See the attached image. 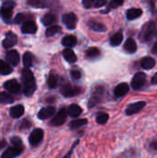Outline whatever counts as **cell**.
<instances>
[{"label": "cell", "mask_w": 157, "mask_h": 158, "mask_svg": "<svg viewBox=\"0 0 157 158\" xmlns=\"http://www.w3.org/2000/svg\"><path fill=\"white\" fill-rule=\"evenodd\" d=\"M59 30H60V28H59L58 26L54 25V26L49 27V28L46 30L45 34H46V36H47V37H51V36H53V35L56 34V33L59 31Z\"/></svg>", "instance_id": "36"}, {"label": "cell", "mask_w": 157, "mask_h": 158, "mask_svg": "<svg viewBox=\"0 0 157 158\" xmlns=\"http://www.w3.org/2000/svg\"><path fill=\"white\" fill-rule=\"evenodd\" d=\"M6 141H1L0 142V148H3V147H5L6 146Z\"/></svg>", "instance_id": "47"}, {"label": "cell", "mask_w": 157, "mask_h": 158, "mask_svg": "<svg viewBox=\"0 0 157 158\" xmlns=\"http://www.w3.org/2000/svg\"><path fill=\"white\" fill-rule=\"evenodd\" d=\"M106 1L107 0H97V1H95L94 6L95 7H101V6H105L106 4Z\"/></svg>", "instance_id": "43"}, {"label": "cell", "mask_w": 157, "mask_h": 158, "mask_svg": "<svg viewBox=\"0 0 157 158\" xmlns=\"http://www.w3.org/2000/svg\"><path fill=\"white\" fill-rule=\"evenodd\" d=\"M43 138V131L42 129H35L31 131L30 138H29V142L30 144L32 146H37Z\"/></svg>", "instance_id": "6"}, {"label": "cell", "mask_w": 157, "mask_h": 158, "mask_svg": "<svg viewBox=\"0 0 157 158\" xmlns=\"http://www.w3.org/2000/svg\"><path fill=\"white\" fill-rule=\"evenodd\" d=\"M22 152H23L22 146H16V145H13V146L7 148V149L2 154L1 156L3 158H13L20 156V155L22 154Z\"/></svg>", "instance_id": "10"}, {"label": "cell", "mask_w": 157, "mask_h": 158, "mask_svg": "<svg viewBox=\"0 0 157 158\" xmlns=\"http://www.w3.org/2000/svg\"><path fill=\"white\" fill-rule=\"evenodd\" d=\"M150 148L154 151H157V141H154L150 143Z\"/></svg>", "instance_id": "44"}, {"label": "cell", "mask_w": 157, "mask_h": 158, "mask_svg": "<svg viewBox=\"0 0 157 158\" xmlns=\"http://www.w3.org/2000/svg\"><path fill=\"white\" fill-rule=\"evenodd\" d=\"M104 94H105V88L103 86H96L93 92V95H92L91 101L89 103L90 107H93L94 105L99 103L102 100Z\"/></svg>", "instance_id": "5"}, {"label": "cell", "mask_w": 157, "mask_h": 158, "mask_svg": "<svg viewBox=\"0 0 157 158\" xmlns=\"http://www.w3.org/2000/svg\"><path fill=\"white\" fill-rule=\"evenodd\" d=\"M4 87L6 91L10 92V93H19L20 90V85L19 84V82L16 80H9L5 82Z\"/></svg>", "instance_id": "14"}, {"label": "cell", "mask_w": 157, "mask_h": 158, "mask_svg": "<svg viewBox=\"0 0 157 158\" xmlns=\"http://www.w3.org/2000/svg\"><path fill=\"white\" fill-rule=\"evenodd\" d=\"M62 21L66 25V27L69 30H73L76 28L77 24V17L74 13H68L63 15Z\"/></svg>", "instance_id": "9"}, {"label": "cell", "mask_w": 157, "mask_h": 158, "mask_svg": "<svg viewBox=\"0 0 157 158\" xmlns=\"http://www.w3.org/2000/svg\"><path fill=\"white\" fill-rule=\"evenodd\" d=\"M146 74L144 72H137L132 81H131V87L133 90H140L144 87L146 83Z\"/></svg>", "instance_id": "4"}, {"label": "cell", "mask_w": 157, "mask_h": 158, "mask_svg": "<svg viewBox=\"0 0 157 158\" xmlns=\"http://www.w3.org/2000/svg\"><path fill=\"white\" fill-rule=\"evenodd\" d=\"M68 113L71 118H77L79 117L81 113H82V109L81 108V106H79L78 105H71L68 109Z\"/></svg>", "instance_id": "24"}, {"label": "cell", "mask_w": 157, "mask_h": 158, "mask_svg": "<svg viewBox=\"0 0 157 158\" xmlns=\"http://www.w3.org/2000/svg\"><path fill=\"white\" fill-rule=\"evenodd\" d=\"M89 26H90L91 29H93L95 31L104 32V31H106V27L103 23H100V22H97V21H90Z\"/></svg>", "instance_id": "28"}, {"label": "cell", "mask_w": 157, "mask_h": 158, "mask_svg": "<svg viewBox=\"0 0 157 158\" xmlns=\"http://www.w3.org/2000/svg\"><path fill=\"white\" fill-rule=\"evenodd\" d=\"M15 6V3L12 1H7L3 3L1 9H0V15L5 22L8 23L10 22L11 17H12V9Z\"/></svg>", "instance_id": "3"}, {"label": "cell", "mask_w": 157, "mask_h": 158, "mask_svg": "<svg viewBox=\"0 0 157 158\" xmlns=\"http://www.w3.org/2000/svg\"><path fill=\"white\" fill-rule=\"evenodd\" d=\"M122 41H123V34H122V32L118 31V32L115 33L113 36H111L110 44L112 46H118L122 43Z\"/></svg>", "instance_id": "26"}, {"label": "cell", "mask_w": 157, "mask_h": 158, "mask_svg": "<svg viewBox=\"0 0 157 158\" xmlns=\"http://www.w3.org/2000/svg\"><path fill=\"white\" fill-rule=\"evenodd\" d=\"M12 72V68L11 66L4 61V60H0V74L2 75H8Z\"/></svg>", "instance_id": "27"}, {"label": "cell", "mask_w": 157, "mask_h": 158, "mask_svg": "<svg viewBox=\"0 0 157 158\" xmlns=\"http://www.w3.org/2000/svg\"><path fill=\"white\" fill-rule=\"evenodd\" d=\"M156 31V26L154 21H149L145 23L141 31L140 39L142 42H149L155 35Z\"/></svg>", "instance_id": "2"}, {"label": "cell", "mask_w": 157, "mask_h": 158, "mask_svg": "<svg viewBox=\"0 0 157 158\" xmlns=\"http://www.w3.org/2000/svg\"><path fill=\"white\" fill-rule=\"evenodd\" d=\"M23 65L26 68H30L32 65V55L30 52H26L23 55Z\"/></svg>", "instance_id": "34"}, {"label": "cell", "mask_w": 157, "mask_h": 158, "mask_svg": "<svg viewBox=\"0 0 157 158\" xmlns=\"http://www.w3.org/2000/svg\"><path fill=\"white\" fill-rule=\"evenodd\" d=\"M9 114L13 118H19L24 114V107L21 105H18L16 106H13L9 110Z\"/></svg>", "instance_id": "21"}, {"label": "cell", "mask_w": 157, "mask_h": 158, "mask_svg": "<svg viewBox=\"0 0 157 158\" xmlns=\"http://www.w3.org/2000/svg\"><path fill=\"white\" fill-rule=\"evenodd\" d=\"M24 19H25V16H24L23 14L19 13V14H18V15L16 16V18H15V19H14V22L17 23V24H20L21 22H23Z\"/></svg>", "instance_id": "40"}, {"label": "cell", "mask_w": 157, "mask_h": 158, "mask_svg": "<svg viewBox=\"0 0 157 158\" xmlns=\"http://www.w3.org/2000/svg\"><path fill=\"white\" fill-rule=\"evenodd\" d=\"M6 59L11 65L17 66L19 62V55L16 50H11L6 54Z\"/></svg>", "instance_id": "18"}, {"label": "cell", "mask_w": 157, "mask_h": 158, "mask_svg": "<svg viewBox=\"0 0 157 158\" xmlns=\"http://www.w3.org/2000/svg\"><path fill=\"white\" fill-rule=\"evenodd\" d=\"M151 82H152V84H154V85H157V72L153 76V78H152V80H151Z\"/></svg>", "instance_id": "45"}, {"label": "cell", "mask_w": 157, "mask_h": 158, "mask_svg": "<svg viewBox=\"0 0 157 158\" xmlns=\"http://www.w3.org/2000/svg\"><path fill=\"white\" fill-rule=\"evenodd\" d=\"M37 31V25L35 24L34 21L32 20H28L23 23L21 27V31L22 33H35Z\"/></svg>", "instance_id": "15"}, {"label": "cell", "mask_w": 157, "mask_h": 158, "mask_svg": "<svg viewBox=\"0 0 157 158\" xmlns=\"http://www.w3.org/2000/svg\"><path fill=\"white\" fill-rule=\"evenodd\" d=\"M109 118V116L106 113H99L97 118H96V122L98 124H105Z\"/></svg>", "instance_id": "35"}, {"label": "cell", "mask_w": 157, "mask_h": 158, "mask_svg": "<svg viewBox=\"0 0 157 158\" xmlns=\"http://www.w3.org/2000/svg\"><path fill=\"white\" fill-rule=\"evenodd\" d=\"M57 82H58V79L56 77V75L55 74H50V76L48 77L47 80V85L50 89H54L57 86Z\"/></svg>", "instance_id": "32"}, {"label": "cell", "mask_w": 157, "mask_h": 158, "mask_svg": "<svg viewBox=\"0 0 157 158\" xmlns=\"http://www.w3.org/2000/svg\"><path fill=\"white\" fill-rule=\"evenodd\" d=\"M63 56L69 63H74V62L77 61V56L75 55L74 51L71 48H69V47H67L63 51Z\"/></svg>", "instance_id": "20"}, {"label": "cell", "mask_w": 157, "mask_h": 158, "mask_svg": "<svg viewBox=\"0 0 157 158\" xmlns=\"http://www.w3.org/2000/svg\"><path fill=\"white\" fill-rule=\"evenodd\" d=\"M100 56V50L96 47H91L86 51V56L88 58H95Z\"/></svg>", "instance_id": "33"}, {"label": "cell", "mask_w": 157, "mask_h": 158, "mask_svg": "<svg viewBox=\"0 0 157 158\" xmlns=\"http://www.w3.org/2000/svg\"><path fill=\"white\" fill-rule=\"evenodd\" d=\"M143 15L142 8H130L127 11V19L129 20H133L140 18Z\"/></svg>", "instance_id": "22"}, {"label": "cell", "mask_w": 157, "mask_h": 158, "mask_svg": "<svg viewBox=\"0 0 157 158\" xmlns=\"http://www.w3.org/2000/svg\"><path fill=\"white\" fill-rule=\"evenodd\" d=\"M28 4L36 8H44L50 6V0H28Z\"/></svg>", "instance_id": "19"}, {"label": "cell", "mask_w": 157, "mask_h": 158, "mask_svg": "<svg viewBox=\"0 0 157 158\" xmlns=\"http://www.w3.org/2000/svg\"><path fill=\"white\" fill-rule=\"evenodd\" d=\"M70 75H71L72 79H74V80H80L81 77V73L78 69H72L70 71Z\"/></svg>", "instance_id": "38"}, {"label": "cell", "mask_w": 157, "mask_h": 158, "mask_svg": "<svg viewBox=\"0 0 157 158\" xmlns=\"http://www.w3.org/2000/svg\"><path fill=\"white\" fill-rule=\"evenodd\" d=\"M156 37H157V32H156Z\"/></svg>", "instance_id": "48"}, {"label": "cell", "mask_w": 157, "mask_h": 158, "mask_svg": "<svg viewBox=\"0 0 157 158\" xmlns=\"http://www.w3.org/2000/svg\"><path fill=\"white\" fill-rule=\"evenodd\" d=\"M55 21H56V17H55L54 14H51V13L45 14V15L43 16V18L42 19V22H43V24L45 25V26L52 25Z\"/></svg>", "instance_id": "29"}, {"label": "cell", "mask_w": 157, "mask_h": 158, "mask_svg": "<svg viewBox=\"0 0 157 158\" xmlns=\"http://www.w3.org/2000/svg\"><path fill=\"white\" fill-rule=\"evenodd\" d=\"M14 102V98L8 94L7 93H0V103L2 104H12Z\"/></svg>", "instance_id": "31"}, {"label": "cell", "mask_w": 157, "mask_h": 158, "mask_svg": "<svg viewBox=\"0 0 157 158\" xmlns=\"http://www.w3.org/2000/svg\"><path fill=\"white\" fill-rule=\"evenodd\" d=\"M85 124H87V119L83 118V119H75L73 121H71L69 123V128L71 130H75V129H78L80 127H82L84 126Z\"/></svg>", "instance_id": "30"}, {"label": "cell", "mask_w": 157, "mask_h": 158, "mask_svg": "<svg viewBox=\"0 0 157 158\" xmlns=\"http://www.w3.org/2000/svg\"><path fill=\"white\" fill-rule=\"evenodd\" d=\"M124 3V0H111L109 3V6L107 7V11H109L111 8H117L120 6H122Z\"/></svg>", "instance_id": "37"}, {"label": "cell", "mask_w": 157, "mask_h": 158, "mask_svg": "<svg viewBox=\"0 0 157 158\" xmlns=\"http://www.w3.org/2000/svg\"><path fill=\"white\" fill-rule=\"evenodd\" d=\"M81 93V88L77 86H72L70 84H65L61 88V94L65 97H72Z\"/></svg>", "instance_id": "7"}, {"label": "cell", "mask_w": 157, "mask_h": 158, "mask_svg": "<svg viewBox=\"0 0 157 158\" xmlns=\"http://www.w3.org/2000/svg\"><path fill=\"white\" fill-rule=\"evenodd\" d=\"M142 68L144 69H151L155 66V60L151 56H146L142 60Z\"/></svg>", "instance_id": "23"}, {"label": "cell", "mask_w": 157, "mask_h": 158, "mask_svg": "<svg viewBox=\"0 0 157 158\" xmlns=\"http://www.w3.org/2000/svg\"><path fill=\"white\" fill-rule=\"evenodd\" d=\"M124 50L130 54H133L137 51V44L133 38H128L124 44Z\"/></svg>", "instance_id": "17"}, {"label": "cell", "mask_w": 157, "mask_h": 158, "mask_svg": "<svg viewBox=\"0 0 157 158\" xmlns=\"http://www.w3.org/2000/svg\"><path fill=\"white\" fill-rule=\"evenodd\" d=\"M22 81L24 83V94L26 96H31L33 94L35 89H36V84H35V80L33 77L32 72L29 68H26L22 70Z\"/></svg>", "instance_id": "1"}, {"label": "cell", "mask_w": 157, "mask_h": 158, "mask_svg": "<svg viewBox=\"0 0 157 158\" xmlns=\"http://www.w3.org/2000/svg\"><path fill=\"white\" fill-rule=\"evenodd\" d=\"M95 0H82V5L85 8H91L94 6Z\"/></svg>", "instance_id": "39"}, {"label": "cell", "mask_w": 157, "mask_h": 158, "mask_svg": "<svg viewBox=\"0 0 157 158\" xmlns=\"http://www.w3.org/2000/svg\"><path fill=\"white\" fill-rule=\"evenodd\" d=\"M145 106H146V103L144 101H139V102L130 104L127 107L125 112L128 116H131V115H134V114H137L138 112H140L142 109L144 108Z\"/></svg>", "instance_id": "11"}, {"label": "cell", "mask_w": 157, "mask_h": 158, "mask_svg": "<svg viewBox=\"0 0 157 158\" xmlns=\"http://www.w3.org/2000/svg\"><path fill=\"white\" fill-rule=\"evenodd\" d=\"M16 44H17V35L11 31H8L6 35V38L4 39L2 43L4 48H10L14 46Z\"/></svg>", "instance_id": "12"}, {"label": "cell", "mask_w": 157, "mask_h": 158, "mask_svg": "<svg viewBox=\"0 0 157 158\" xmlns=\"http://www.w3.org/2000/svg\"><path fill=\"white\" fill-rule=\"evenodd\" d=\"M152 53H153L154 55H157V42L155 43V44H154V46H153Z\"/></svg>", "instance_id": "46"}, {"label": "cell", "mask_w": 157, "mask_h": 158, "mask_svg": "<svg viewBox=\"0 0 157 158\" xmlns=\"http://www.w3.org/2000/svg\"><path fill=\"white\" fill-rule=\"evenodd\" d=\"M67 117H68V111L66 108H62L58 111V113L53 118L51 124L54 126H60L63 125L66 120H67Z\"/></svg>", "instance_id": "8"}, {"label": "cell", "mask_w": 157, "mask_h": 158, "mask_svg": "<svg viewBox=\"0 0 157 158\" xmlns=\"http://www.w3.org/2000/svg\"><path fill=\"white\" fill-rule=\"evenodd\" d=\"M129 91H130V86H129V84L126 83V82H121V83H119V84L115 88L114 93H115V95H116L117 97L119 98V97L125 96V95L129 93Z\"/></svg>", "instance_id": "13"}, {"label": "cell", "mask_w": 157, "mask_h": 158, "mask_svg": "<svg viewBox=\"0 0 157 158\" xmlns=\"http://www.w3.org/2000/svg\"><path fill=\"white\" fill-rule=\"evenodd\" d=\"M11 143L16 146H22V142L19 137H13L11 139Z\"/></svg>", "instance_id": "41"}, {"label": "cell", "mask_w": 157, "mask_h": 158, "mask_svg": "<svg viewBox=\"0 0 157 158\" xmlns=\"http://www.w3.org/2000/svg\"><path fill=\"white\" fill-rule=\"evenodd\" d=\"M77 44V38L74 35H67L62 40V44L66 47H72Z\"/></svg>", "instance_id": "25"}, {"label": "cell", "mask_w": 157, "mask_h": 158, "mask_svg": "<svg viewBox=\"0 0 157 158\" xmlns=\"http://www.w3.org/2000/svg\"><path fill=\"white\" fill-rule=\"evenodd\" d=\"M31 126V124H30V122L28 121V120H23L22 122H21V124H20V129L21 130H27L29 127Z\"/></svg>", "instance_id": "42"}, {"label": "cell", "mask_w": 157, "mask_h": 158, "mask_svg": "<svg viewBox=\"0 0 157 158\" xmlns=\"http://www.w3.org/2000/svg\"><path fill=\"white\" fill-rule=\"evenodd\" d=\"M55 112H56V109L54 106L43 107L38 113V118L40 119H46V118H49L50 117H52L55 114Z\"/></svg>", "instance_id": "16"}]
</instances>
